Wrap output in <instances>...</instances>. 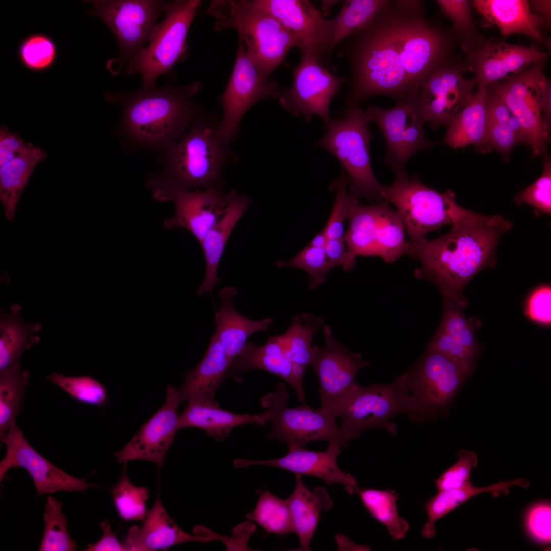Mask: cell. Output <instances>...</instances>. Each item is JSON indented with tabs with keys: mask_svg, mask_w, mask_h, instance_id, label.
<instances>
[{
	"mask_svg": "<svg viewBox=\"0 0 551 551\" xmlns=\"http://www.w3.org/2000/svg\"><path fill=\"white\" fill-rule=\"evenodd\" d=\"M457 41L450 29L427 18L424 1L387 0L373 18L336 48L349 67V88L340 115L346 116L375 95H387L397 104L419 90L436 70L457 63Z\"/></svg>",
	"mask_w": 551,
	"mask_h": 551,
	"instance_id": "6da1fadb",
	"label": "cell"
},
{
	"mask_svg": "<svg viewBox=\"0 0 551 551\" xmlns=\"http://www.w3.org/2000/svg\"><path fill=\"white\" fill-rule=\"evenodd\" d=\"M451 225L448 232L436 239L408 240L404 254L419 261L417 276L433 282L442 295H461L479 271L495 265L498 240L512 223L500 215L472 211Z\"/></svg>",
	"mask_w": 551,
	"mask_h": 551,
	"instance_id": "7a4b0ae2",
	"label": "cell"
},
{
	"mask_svg": "<svg viewBox=\"0 0 551 551\" xmlns=\"http://www.w3.org/2000/svg\"><path fill=\"white\" fill-rule=\"evenodd\" d=\"M202 83L167 82L162 87H141L133 92H107L105 97L122 109L116 135L137 148L162 152L181 138L205 109L194 99Z\"/></svg>",
	"mask_w": 551,
	"mask_h": 551,
	"instance_id": "3957f363",
	"label": "cell"
},
{
	"mask_svg": "<svg viewBox=\"0 0 551 551\" xmlns=\"http://www.w3.org/2000/svg\"><path fill=\"white\" fill-rule=\"evenodd\" d=\"M219 121L205 109L181 138L159 154L162 170L150 174L146 184L155 199L173 201L183 191L224 185V171L238 156Z\"/></svg>",
	"mask_w": 551,
	"mask_h": 551,
	"instance_id": "277c9868",
	"label": "cell"
},
{
	"mask_svg": "<svg viewBox=\"0 0 551 551\" xmlns=\"http://www.w3.org/2000/svg\"><path fill=\"white\" fill-rule=\"evenodd\" d=\"M206 12L218 20L214 27L217 31H237L247 56L267 79L291 48L297 46L294 35L254 1H216Z\"/></svg>",
	"mask_w": 551,
	"mask_h": 551,
	"instance_id": "5b68a950",
	"label": "cell"
},
{
	"mask_svg": "<svg viewBox=\"0 0 551 551\" xmlns=\"http://www.w3.org/2000/svg\"><path fill=\"white\" fill-rule=\"evenodd\" d=\"M395 174L391 185L383 186L381 196L396 207L408 241L424 238L430 232L452 224L472 212L457 203L450 189L441 193L425 185L417 176L410 178L405 171Z\"/></svg>",
	"mask_w": 551,
	"mask_h": 551,
	"instance_id": "8992f818",
	"label": "cell"
},
{
	"mask_svg": "<svg viewBox=\"0 0 551 551\" xmlns=\"http://www.w3.org/2000/svg\"><path fill=\"white\" fill-rule=\"evenodd\" d=\"M364 111L356 108L344 117L332 119L323 137L314 145L327 149L340 162L353 197L379 202L383 201V185L375 178L370 164L369 147L372 135Z\"/></svg>",
	"mask_w": 551,
	"mask_h": 551,
	"instance_id": "52a82bcc",
	"label": "cell"
},
{
	"mask_svg": "<svg viewBox=\"0 0 551 551\" xmlns=\"http://www.w3.org/2000/svg\"><path fill=\"white\" fill-rule=\"evenodd\" d=\"M399 414L414 420L415 407L405 373L388 384H358L338 415L341 419V434L347 441L358 438L370 429L386 428L395 435L396 428L390 420Z\"/></svg>",
	"mask_w": 551,
	"mask_h": 551,
	"instance_id": "ba28073f",
	"label": "cell"
},
{
	"mask_svg": "<svg viewBox=\"0 0 551 551\" xmlns=\"http://www.w3.org/2000/svg\"><path fill=\"white\" fill-rule=\"evenodd\" d=\"M544 61L493 87L520 123L536 155L544 151L551 122V84L543 71Z\"/></svg>",
	"mask_w": 551,
	"mask_h": 551,
	"instance_id": "9c48e42d",
	"label": "cell"
},
{
	"mask_svg": "<svg viewBox=\"0 0 551 551\" xmlns=\"http://www.w3.org/2000/svg\"><path fill=\"white\" fill-rule=\"evenodd\" d=\"M288 398L284 384L279 383L274 391L260 398L261 406L266 409L267 422L272 423L266 439L284 442L288 448L304 447L317 440L328 441L340 447L348 445L336 424V418L321 408H313L306 403L288 408Z\"/></svg>",
	"mask_w": 551,
	"mask_h": 551,
	"instance_id": "30bf717a",
	"label": "cell"
},
{
	"mask_svg": "<svg viewBox=\"0 0 551 551\" xmlns=\"http://www.w3.org/2000/svg\"><path fill=\"white\" fill-rule=\"evenodd\" d=\"M201 4L199 0L168 2L164 19L157 24L148 45L128 63L127 73H139L141 85L151 86L159 76L170 72L185 51L188 32Z\"/></svg>",
	"mask_w": 551,
	"mask_h": 551,
	"instance_id": "8fae6325",
	"label": "cell"
},
{
	"mask_svg": "<svg viewBox=\"0 0 551 551\" xmlns=\"http://www.w3.org/2000/svg\"><path fill=\"white\" fill-rule=\"evenodd\" d=\"M470 374L447 357L428 347L418 363L405 373L415 407L413 422L422 423L445 415Z\"/></svg>",
	"mask_w": 551,
	"mask_h": 551,
	"instance_id": "7c38bea8",
	"label": "cell"
},
{
	"mask_svg": "<svg viewBox=\"0 0 551 551\" xmlns=\"http://www.w3.org/2000/svg\"><path fill=\"white\" fill-rule=\"evenodd\" d=\"M364 114L368 121L381 131L386 145L385 162L395 173L405 171L406 164L413 155L430 149L436 143L429 140L424 131L420 90L391 108L369 106Z\"/></svg>",
	"mask_w": 551,
	"mask_h": 551,
	"instance_id": "4fadbf2b",
	"label": "cell"
},
{
	"mask_svg": "<svg viewBox=\"0 0 551 551\" xmlns=\"http://www.w3.org/2000/svg\"><path fill=\"white\" fill-rule=\"evenodd\" d=\"M347 219L349 227L344 238L347 249L356 256H377L391 263L404 254V224L386 202L358 203Z\"/></svg>",
	"mask_w": 551,
	"mask_h": 551,
	"instance_id": "5bb4252c",
	"label": "cell"
},
{
	"mask_svg": "<svg viewBox=\"0 0 551 551\" xmlns=\"http://www.w3.org/2000/svg\"><path fill=\"white\" fill-rule=\"evenodd\" d=\"M91 9L85 12L105 23L115 36L121 59L128 63L149 41L157 20L165 13L168 2L157 0L84 1Z\"/></svg>",
	"mask_w": 551,
	"mask_h": 551,
	"instance_id": "9a60e30c",
	"label": "cell"
},
{
	"mask_svg": "<svg viewBox=\"0 0 551 551\" xmlns=\"http://www.w3.org/2000/svg\"><path fill=\"white\" fill-rule=\"evenodd\" d=\"M300 54L299 63L292 68V86L280 93L279 104L293 116L303 115L307 122L317 115L327 124L332 119L331 100L347 82L346 77L334 76L313 53Z\"/></svg>",
	"mask_w": 551,
	"mask_h": 551,
	"instance_id": "2e32d148",
	"label": "cell"
},
{
	"mask_svg": "<svg viewBox=\"0 0 551 551\" xmlns=\"http://www.w3.org/2000/svg\"><path fill=\"white\" fill-rule=\"evenodd\" d=\"M322 333L325 345H313L311 365L319 380L320 408L336 418L358 385L355 381L358 372L369 362L338 342L329 325L323 326Z\"/></svg>",
	"mask_w": 551,
	"mask_h": 551,
	"instance_id": "e0dca14e",
	"label": "cell"
},
{
	"mask_svg": "<svg viewBox=\"0 0 551 551\" xmlns=\"http://www.w3.org/2000/svg\"><path fill=\"white\" fill-rule=\"evenodd\" d=\"M278 84L266 78L247 56L240 38L231 77L218 100L222 115L219 126L229 141L237 134L239 123L246 111L258 102L280 95Z\"/></svg>",
	"mask_w": 551,
	"mask_h": 551,
	"instance_id": "ac0fdd59",
	"label": "cell"
},
{
	"mask_svg": "<svg viewBox=\"0 0 551 551\" xmlns=\"http://www.w3.org/2000/svg\"><path fill=\"white\" fill-rule=\"evenodd\" d=\"M259 6L274 16L297 41L300 52L313 53L324 65L332 52V19H327L308 0H255Z\"/></svg>",
	"mask_w": 551,
	"mask_h": 551,
	"instance_id": "d6986e66",
	"label": "cell"
},
{
	"mask_svg": "<svg viewBox=\"0 0 551 551\" xmlns=\"http://www.w3.org/2000/svg\"><path fill=\"white\" fill-rule=\"evenodd\" d=\"M6 453L0 462V481L12 467H22L34 481L38 496L59 491L84 492L92 485L85 480L71 476L39 454L27 441L17 425L10 429L1 438Z\"/></svg>",
	"mask_w": 551,
	"mask_h": 551,
	"instance_id": "ffe728a7",
	"label": "cell"
},
{
	"mask_svg": "<svg viewBox=\"0 0 551 551\" xmlns=\"http://www.w3.org/2000/svg\"><path fill=\"white\" fill-rule=\"evenodd\" d=\"M464 70L459 63L446 65L434 72L421 87L423 117L433 131L442 126L448 127L473 96L475 82L465 78Z\"/></svg>",
	"mask_w": 551,
	"mask_h": 551,
	"instance_id": "44dd1931",
	"label": "cell"
},
{
	"mask_svg": "<svg viewBox=\"0 0 551 551\" xmlns=\"http://www.w3.org/2000/svg\"><path fill=\"white\" fill-rule=\"evenodd\" d=\"M181 402L177 389L168 384L164 404L126 446L114 454L117 461L125 464L131 460H146L162 467L165 455L179 430L177 408Z\"/></svg>",
	"mask_w": 551,
	"mask_h": 551,
	"instance_id": "7402d4cb",
	"label": "cell"
},
{
	"mask_svg": "<svg viewBox=\"0 0 551 551\" xmlns=\"http://www.w3.org/2000/svg\"><path fill=\"white\" fill-rule=\"evenodd\" d=\"M547 56L534 46L487 42L469 54L468 62L476 85L487 87L520 73Z\"/></svg>",
	"mask_w": 551,
	"mask_h": 551,
	"instance_id": "603a6c76",
	"label": "cell"
},
{
	"mask_svg": "<svg viewBox=\"0 0 551 551\" xmlns=\"http://www.w3.org/2000/svg\"><path fill=\"white\" fill-rule=\"evenodd\" d=\"M340 446L329 443L324 452L309 450L305 446L288 448L285 456L266 460H248L237 459L233 461L236 468L250 465H263L281 468L295 474H305L319 478L327 484H340L349 494L357 488L356 478L350 473L341 471L337 464V458L341 453Z\"/></svg>",
	"mask_w": 551,
	"mask_h": 551,
	"instance_id": "cb8c5ba5",
	"label": "cell"
},
{
	"mask_svg": "<svg viewBox=\"0 0 551 551\" xmlns=\"http://www.w3.org/2000/svg\"><path fill=\"white\" fill-rule=\"evenodd\" d=\"M224 185L210 186L178 194L174 203L175 214L166 219V229L182 227L188 230L200 243L207 232L223 214L228 203V193Z\"/></svg>",
	"mask_w": 551,
	"mask_h": 551,
	"instance_id": "d4e9b609",
	"label": "cell"
},
{
	"mask_svg": "<svg viewBox=\"0 0 551 551\" xmlns=\"http://www.w3.org/2000/svg\"><path fill=\"white\" fill-rule=\"evenodd\" d=\"M211 536L189 534L180 529L164 508L159 496L147 513L141 528H129L124 544L128 550L152 551L189 541L207 542Z\"/></svg>",
	"mask_w": 551,
	"mask_h": 551,
	"instance_id": "484cf974",
	"label": "cell"
},
{
	"mask_svg": "<svg viewBox=\"0 0 551 551\" xmlns=\"http://www.w3.org/2000/svg\"><path fill=\"white\" fill-rule=\"evenodd\" d=\"M232 363L224 346L214 334L203 358L192 369L184 372L177 389L181 402L193 399L215 403V393Z\"/></svg>",
	"mask_w": 551,
	"mask_h": 551,
	"instance_id": "4316f807",
	"label": "cell"
},
{
	"mask_svg": "<svg viewBox=\"0 0 551 551\" xmlns=\"http://www.w3.org/2000/svg\"><path fill=\"white\" fill-rule=\"evenodd\" d=\"M252 203L248 196L231 190L223 214L199 243L206 261V272L203 283L196 289L198 295L208 293L212 296L214 286L220 281L217 270L225 245L236 223Z\"/></svg>",
	"mask_w": 551,
	"mask_h": 551,
	"instance_id": "83f0119b",
	"label": "cell"
},
{
	"mask_svg": "<svg viewBox=\"0 0 551 551\" xmlns=\"http://www.w3.org/2000/svg\"><path fill=\"white\" fill-rule=\"evenodd\" d=\"M251 369L265 370L281 378L294 389L298 400L305 403L293 375L292 363L285 354L279 335L268 336L267 341L261 346L246 343L234 359L227 377L240 383L243 374Z\"/></svg>",
	"mask_w": 551,
	"mask_h": 551,
	"instance_id": "f1b7e54d",
	"label": "cell"
},
{
	"mask_svg": "<svg viewBox=\"0 0 551 551\" xmlns=\"http://www.w3.org/2000/svg\"><path fill=\"white\" fill-rule=\"evenodd\" d=\"M488 95L486 86L478 85L471 99L448 126L443 142L454 148L473 145L483 153L493 148L487 123Z\"/></svg>",
	"mask_w": 551,
	"mask_h": 551,
	"instance_id": "f546056e",
	"label": "cell"
},
{
	"mask_svg": "<svg viewBox=\"0 0 551 551\" xmlns=\"http://www.w3.org/2000/svg\"><path fill=\"white\" fill-rule=\"evenodd\" d=\"M267 422L265 412L255 415L237 414L223 410L216 403L193 399L179 417V429L188 427L201 429L218 441L224 440L232 430L238 425L254 423L264 425Z\"/></svg>",
	"mask_w": 551,
	"mask_h": 551,
	"instance_id": "4dcf8cb0",
	"label": "cell"
},
{
	"mask_svg": "<svg viewBox=\"0 0 551 551\" xmlns=\"http://www.w3.org/2000/svg\"><path fill=\"white\" fill-rule=\"evenodd\" d=\"M236 295L237 290L232 287L222 289L218 294L221 304L219 310H215V314L216 329L214 334L232 362L252 334L259 331L268 332L273 322L271 318L253 320L239 313L234 306Z\"/></svg>",
	"mask_w": 551,
	"mask_h": 551,
	"instance_id": "1f68e13d",
	"label": "cell"
},
{
	"mask_svg": "<svg viewBox=\"0 0 551 551\" xmlns=\"http://www.w3.org/2000/svg\"><path fill=\"white\" fill-rule=\"evenodd\" d=\"M473 6L483 17L496 25L505 36L523 34L531 39L546 43L541 33L543 19L530 9L524 0H476Z\"/></svg>",
	"mask_w": 551,
	"mask_h": 551,
	"instance_id": "d6a6232c",
	"label": "cell"
},
{
	"mask_svg": "<svg viewBox=\"0 0 551 551\" xmlns=\"http://www.w3.org/2000/svg\"><path fill=\"white\" fill-rule=\"evenodd\" d=\"M291 495L286 499L292 520L293 532L298 537L300 550H310V543L319 520L320 513L329 510L333 502L324 487L313 491L304 484L300 474Z\"/></svg>",
	"mask_w": 551,
	"mask_h": 551,
	"instance_id": "836d02e7",
	"label": "cell"
},
{
	"mask_svg": "<svg viewBox=\"0 0 551 551\" xmlns=\"http://www.w3.org/2000/svg\"><path fill=\"white\" fill-rule=\"evenodd\" d=\"M47 157L38 146L0 166V200L5 217L14 220L17 204L36 165Z\"/></svg>",
	"mask_w": 551,
	"mask_h": 551,
	"instance_id": "e575fe53",
	"label": "cell"
},
{
	"mask_svg": "<svg viewBox=\"0 0 551 551\" xmlns=\"http://www.w3.org/2000/svg\"><path fill=\"white\" fill-rule=\"evenodd\" d=\"M519 484V481L517 479L499 482L485 487H474L471 485L461 488L438 491L424 505L428 519L421 529V535L426 539L434 537L436 534V522L473 496L484 492H489L494 497L507 494L510 487Z\"/></svg>",
	"mask_w": 551,
	"mask_h": 551,
	"instance_id": "d590c367",
	"label": "cell"
},
{
	"mask_svg": "<svg viewBox=\"0 0 551 551\" xmlns=\"http://www.w3.org/2000/svg\"><path fill=\"white\" fill-rule=\"evenodd\" d=\"M19 312V306H14L11 311L1 316L0 374L21 366L22 352L39 340L33 333L40 328L39 324L26 322Z\"/></svg>",
	"mask_w": 551,
	"mask_h": 551,
	"instance_id": "8d00e7d4",
	"label": "cell"
},
{
	"mask_svg": "<svg viewBox=\"0 0 551 551\" xmlns=\"http://www.w3.org/2000/svg\"><path fill=\"white\" fill-rule=\"evenodd\" d=\"M488 91L487 123L490 140L493 148L507 156L516 144H528L527 139L520 123L500 95L494 90Z\"/></svg>",
	"mask_w": 551,
	"mask_h": 551,
	"instance_id": "74e56055",
	"label": "cell"
},
{
	"mask_svg": "<svg viewBox=\"0 0 551 551\" xmlns=\"http://www.w3.org/2000/svg\"><path fill=\"white\" fill-rule=\"evenodd\" d=\"M322 317L304 313L294 316L288 330L279 335L287 357L292 365L307 368L313 357L311 342L314 335L324 323Z\"/></svg>",
	"mask_w": 551,
	"mask_h": 551,
	"instance_id": "f35d334b",
	"label": "cell"
},
{
	"mask_svg": "<svg viewBox=\"0 0 551 551\" xmlns=\"http://www.w3.org/2000/svg\"><path fill=\"white\" fill-rule=\"evenodd\" d=\"M357 493L367 511L384 525L394 540L405 537L409 523L398 515L396 506L398 494L392 490L356 488Z\"/></svg>",
	"mask_w": 551,
	"mask_h": 551,
	"instance_id": "ab89813d",
	"label": "cell"
},
{
	"mask_svg": "<svg viewBox=\"0 0 551 551\" xmlns=\"http://www.w3.org/2000/svg\"><path fill=\"white\" fill-rule=\"evenodd\" d=\"M20 367L0 374V438L16 425V420L29 384V372L27 370L21 371Z\"/></svg>",
	"mask_w": 551,
	"mask_h": 551,
	"instance_id": "60d3db41",
	"label": "cell"
},
{
	"mask_svg": "<svg viewBox=\"0 0 551 551\" xmlns=\"http://www.w3.org/2000/svg\"><path fill=\"white\" fill-rule=\"evenodd\" d=\"M387 0H345L333 21L331 49L333 53L346 36L361 28L383 8Z\"/></svg>",
	"mask_w": 551,
	"mask_h": 551,
	"instance_id": "b9f144b4",
	"label": "cell"
},
{
	"mask_svg": "<svg viewBox=\"0 0 551 551\" xmlns=\"http://www.w3.org/2000/svg\"><path fill=\"white\" fill-rule=\"evenodd\" d=\"M259 495L252 512L245 515L267 532L283 535L293 532L292 520L286 499L284 500L271 493L268 490H258Z\"/></svg>",
	"mask_w": 551,
	"mask_h": 551,
	"instance_id": "7bdbcfd3",
	"label": "cell"
},
{
	"mask_svg": "<svg viewBox=\"0 0 551 551\" xmlns=\"http://www.w3.org/2000/svg\"><path fill=\"white\" fill-rule=\"evenodd\" d=\"M61 508L62 504L56 498L48 496L43 513L45 528L39 550H76L77 543L69 535L67 517Z\"/></svg>",
	"mask_w": 551,
	"mask_h": 551,
	"instance_id": "ee69618b",
	"label": "cell"
},
{
	"mask_svg": "<svg viewBox=\"0 0 551 551\" xmlns=\"http://www.w3.org/2000/svg\"><path fill=\"white\" fill-rule=\"evenodd\" d=\"M443 295L444 311L438 328L466 347L480 354V349L474 336V331L479 325L475 324V320L472 321L465 317L463 314L465 301L462 295Z\"/></svg>",
	"mask_w": 551,
	"mask_h": 551,
	"instance_id": "f6af8a7d",
	"label": "cell"
},
{
	"mask_svg": "<svg viewBox=\"0 0 551 551\" xmlns=\"http://www.w3.org/2000/svg\"><path fill=\"white\" fill-rule=\"evenodd\" d=\"M17 53L19 61L25 68L33 72H42L55 63L58 49L56 43L49 36L35 33L22 40Z\"/></svg>",
	"mask_w": 551,
	"mask_h": 551,
	"instance_id": "bcb514c9",
	"label": "cell"
},
{
	"mask_svg": "<svg viewBox=\"0 0 551 551\" xmlns=\"http://www.w3.org/2000/svg\"><path fill=\"white\" fill-rule=\"evenodd\" d=\"M116 509L121 518L128 521H144L147 514L146 502L149 490L135 486L124 471L111 489Z\"/></svg>",
	"mask_w": 551,
	"mask_h": 551,
	"instance_id": "7dc6e473",
	"label": "cell"
},
{
	"mask_svg": "<svg viewBox=\"0 0 551 551\" xmlns=\"http://www.w3.org/2000/svg\"><path fill=\"white\" fill-rule=\"evenodd\" d=\"M47 379L82 404L102 406L107 402L106 388L89 375L69 377L54 372Z\"/></svg>",
	"mask_w": 551,
	"mask_h": 551,
	"instance_id": "c3c4849f",
	"label": "cell"
},
{
	"mask_svg": "<svg viewBox=\"0 0 551 551\" xmlns=\"http://www.w3.org/2000/svg\"><path fill=\"white\" fill-rule=\"evenodd\" d=\"M349 180L342 169L339 177L330 186V190L336 191V197L330 216L324 228L328 239L344 237V222L348 218L358 199L354 198L347 191Z\"/></svg>",
	"mask_w": 551,
	"mask_h": 551,
	"instance_id": "681fc988",
	"label": "cell"
},
{
	"mask_svg": "<svg viewBox=\"0 0 551 551\" xmlns=\"http://www.w3.org/2000/svg\"><path fill=\"white\" fill-rule=\"evenodd\" d=\"M275 264L279 268L294 267L306 271L309 276V286L314 289L325 282L327 275L332 267L324 251V248L306 246L289 260H277Z\"/></svg>",
	"mask_w": 551,
	"mask_h": 551,
	"instance_id": "f907efd6",
	"label": "cell"
},
{
	"mask_svg": "<svg viewBox=\"0 0 551 551\" xmlns=\"http://www.w3.org/2000/svg\"><path fill=\"white\" fill-rule=\"evenodd\" d=\"M551 163H543V170L535 182L514 196L517 205L526 203L534 209L535 215L551 213Z\"/></svg>",
	"mask_w": 551,
	"mask_h": 551,
	"instance_id": "816d5d0a",
	"label": "cell"
},
{
	"mask_svg": "<svg viewBox=\"0 0 551 551\" xmlns=\"http://www.w3.org/2000/svg\"><path fill=\"white\" fill-rule=\"evenodd\" d=\"M457 461L435 481L438 491L461 488L472 485L470 473L478 463L477 453L461 449L457 453Z\"/></svg>",
	"mask_w": 551,
	"mask_h": 551,
	"instance_id": "f5cc1de1",
	"label": "cell"
},
{
	"mask_svg": "<svg viewBox=\"0 0 551 551\" xmlns=\"http://www.w3.org/2000/svg\"><path fill=\"white\" fill-rule=\"evenodd\" d=\"M428 347L447 357L471 374L474 371L480 354L466 347L441 329L436 331Z\"/></svg>",
	"mask_w": 551,
	"mask_h": 551,
	"instance_id": "db71d44e",
	"label": "cell"
},
{
	"mask_svg": "<svg viewBox=\"0 0 551 551\" xmlns=\"http://www.w3.org/2000/svg\"><path fill=\"white\" fill-rule=\"evenodd\" d=\"M550 503L540 502L532 505L526 512L524 518L525 526L529 535L540 543H550Z\"/></svg>",
	"mask_w": 551,
	"mask_h": 551,
	"instance_id": "11a10c76",
	"label": "cell"
},
{
	"mask_svg": "<svg viewBox=\"0 0 551 551\" xmlns=\"http://www.w3.org/2000/svg\"><path fill=\"white\" fill-rule=\"evenodd\" d=\"M436 2L453 22L451 31L457 40L462 44L466 33L472 23L469 2L466 0H437Z\"/></svg>",
	"mask_w": 551,
	"mask_h": 551,
	"instance_id": "9f6ffc18",
	"label": "cell"
},
{
	"mask_svg": "<svg viewBox=\"0 0 551 551\" xmlns=\"http://www.w3.org/2000/svg\"><path fill=\"white\" fill-rule=\"evenodd\" d=\"M551 289L548 285L538 287L530 295L528 302L527 312L533 320L543 324L551 321Z\"/></svg>",
	"mask_w": 551,
	"mask_h": 551,
	"instance_id": "6f0895ef",
	"label": "cell"
},
{
	"mask_svg": "<svg viewBox=\"0 0 551 551\" xmlns=\"http://www.w3.org/2000/svg\"><path fill=\"white\" fill-rule=\"evenodd\" d=\"M33 144L26 143L19 133L10 131L4 125L0 128V166L30 148Z\"/></svg>",
	"mask_w": 551,
	"mask_h": 551,
	"instance_id": "680465c9",
	"label": "cell"
},
{
	"mask_svg": "<svg viewBox=\"0 0 551 551\" xmlns=\"http://www.w3.org/2000/svg\"><path fill=\"white\" fill-rule=\"evenodd\" d=\"M324 251L333 268L340 266L345 271L354 268L356 256L346 247L344 237L328 239Z\"/></svg>",
	"mask_w": 551,
	"mask_h": 551,
	"instance_id": "91938a15",
	"label": "cell"
},
{
	"mask_svg": "<svg viewBox=\"0 0 551 551\" xmlns=\"http://www.w3.org/2000/svg\"><path fill=\"white\" fill-rule=\"evenodd\" d=\"M101 530L103 532L102 538L97 542L89 545L86 551H126L128 550L124 544H122L117 539L115 534L112 531L109 522L105 520L101 523Z\"/></svg>",
	"mask_w": 551,
	"mask_h": 551,
	"instance_id": "94428289",
	"label": "cell"
},
{
	"mask_svg": "<svg viewBox=\"0 0 551 551\" xmlns=\"http://www.w3.org/2000/svg\"><path fill=\"white\" fill-rule=\"evenodd\" d=\"M328 240L324 228L317 234L311 240L308 245L317 248H324Z\"/></svg>",
	"mask_w": 551,
	"mask_h": 551,
	"instance_id": "6125c7cd",
	"label": "cell"
},
{
	"mask_svg": "<svg viewBox=\"0 0 551 551\" xmlns=\"http://www.w3.org/2000/svg\"><path fill=\"white\" fill-rule=\"evenodd\" d=\"M534 6L542 13L549 18L550 16V1H533Z\"/></svg>",
	"mask_w": 551,
	"mask_h": 551,
	"instance_id": "be15d7a7",
	"label": "cell"
},
{
	"mask_svg": "<svg viewBox=\"0 0 551 551\" xmlns=\"http://www.w3.org/2000/svg\"><path fill=\"white\" fill-rule=\"evenodd\" d=\"M337 2V1H322L321 2V11H320L322 15L323 16L327 14Z\"/></svg>",
	"mask_w": 551,
	"mask_h": 551,
	"instance_id": "e7e4bbea",
	"label": "cell"
}]
</instances>
